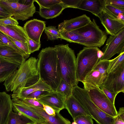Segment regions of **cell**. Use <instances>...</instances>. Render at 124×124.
Here are the masks:
<instances>
[{
    "label": "cell",
    "mask_w": 124,
    "mask_h": 124,
    "mask_svg": "<svg viewBox=\"0 0 124 124\" xmlns=\"http://www.w3.org/2000/svg\"><path fill=\"white\" fill-rule=\"evenodd\" d=\"M39 79L38 59L31 57L5 80L3 85L7 91L14 93L19 88L33 85Z\"/></svg>",
    "instance_id": "cell-1"
},
{
    "label": "cell",
    "mask_w": 124,
    "mask_h": 124,
    "mask_svg": "<svg viewBox=\"0 0 124 124\" xmlns=\"http://www.w3.org/2000/svg\"><path fill=\"white\" fill-rule=\"evenodd\" d=\"M38 58L39 78L55 91L62 79L55 48L42 49Z\"/></svg>",
    "instance_id": "cell-2"
},
{
    "label": "cell",
    "mask_w": 124,
    "mask_h": 124,
    "mask_svg": "<svg viewBox=\"0 0 124 124\" xmlns=\"http://www.w3.org/2000/svg\"><path fill=\"white\" fill-rule=\"evenodd\" d=\"M62 79L74 86L78 82L76 77V57L74 51L68 44L55 46Z\"/></svg>",
    "instance_id": "cell-3"
},
{
    "label": "cell",
    "mask_w": 124,
    "mask_h": 124,
    "mask_svg": "<svg viewBox=\"0 0 124 124\" xmlns=\"http://www.w3.org/2000/svg\"><path fill=\"white\" fill-rule=\"evenodd\" d=\"M103 53L97 47H84L76 58V77L78 81L83 82L86 75L100 60Z\"/></svg>",
    "instance_id": "cell-4"
},
{
    "label": "cell",
    "mask_w": 124,
    "mask_h": 124,
    "mask_svg": "<svg viewBox=\"0 0 124 124\" xmlns=\"http://www.w3.org/2000/svg\"><path fill=\"white\" fill-rule=\"evenodd\" d=\"M72 95L98 124H114V117L103 112L96 106L90 100L86 90L78 85L73 86Z\"/></svg>",
    "instance_id": "cell-5"
},
{
    "label": "cell",
    "mask_w": 124,
    "mask_h": 124,
    "mask_svg": "<svg viewBox=\"0 0 124 124\" xmlns=\"http://www.w3.org/2000/svg\"><path fill=\"white\" fill-rule=\"evenodd\" d=\"M73 31L82 37L83 45L86 47H100L107 38L106 32L100 29L94 19L85 26Z\"/></svg>",
    "instance_id": "cell-6"
},
{
    "label": "cell",
    "mask_w": 124,
    "mask_h": 124,
    "mask_svg": "<svg viewBox=\"0 0 124 124\" xmlns=\"http://www.w3.org/2000/svg\"><path fill=\"white\" fill-rule=\"evenodd\" d=\"M0 6L11 17L17 20H25L32 17L36 12L34 3L27 5L16 0H0Z\"/></svg>",
    "instance_id": "cell-7"
},
{
    "label": "cell",
    "mask_w": 124,
    "mask_h": 124,
    "mask_svg": "<svg viewBox=\"0 0 124 124\" xmlns=\"http://www.w3.org/2000/svg\"><path fill=\"white\" fill-rule=\"evenodd\" d=\"M87 91L90 100L100 109L113 117L117 116V112L115 105L109 100L100 88L97 87Z\"/></svg>",
    "instance_id": "cell-8"
},
{
    "label": "cell",
    "mask_w": 124,
    "mask_h": 124,
    "mask_svg": "<svg viewBox=\"0 0 124 124\" xmlns=\"http://www.w3.org/2000/svg\"><path fill=\"white\" fill-rule=\"evenodd\" d=\"M102 50L101 60H109L116 54L124 52V28L114 36L110 35Z\"/></svg>",
    "instance_id": "cell-9"
},
{
    "label": "cell",
    "mask_w": 124,
    "mask_h": 124,
    "mask_svg": "<svg viewBox=\"0 0 124 124\" xmlns=\"http://www.w3.org/2000/svg\"><path fill=\"white\" fill-rule=\"evenodd\" d=\"M100 86L111 92L118 94L120 92L124 93V62L114 70L107 73Z\"/></svg>",
    "instance_id": "cell-10"
},
{
    "label": "cell",
    "mask_w": 124,
    "mask_h": 124,
    "mask_svg": "<svg viewBox=\"0 0 124 124\" xmlns=\"http://www.w3.org/2000/svg\"><path fill=\"white\" fill-rule=\"evenodd\" d=\"M66 99L65 97L55 91L41 95L37 99L42 104L50 107L58 113L65 108Z\"/></svg>",
    "instance_id": "cell-11"
},
{
    "label": "cell",
    "mask_w": 124,
    "mask_h": 124,
    "mask_svg": "<svg viewBox=\"0 0 124 124\" xmlns=\"http://www.w3.org/2000/svg\"><path fill=\"white\" fill-rule=\"evenodd\" d=\"M98 17L107 34L114 36L124 28V20L114 18L103 10Z\"/></svg>",
    "instance_id": "cell-12"
},
{
    "label": "cell",
    "mask_w": 124,
    "mask_h": 124,
    "mask_svg": "<svg viewBox=\"0 0 124 124\" xmlns=\"http://www.w3.org/2000/svg\"><path fill=\"white\" fill-rule=\"evenodd\" d=\"M46 22L36 19L27 22L23 28L28 38L40 43V38L46 27Z\"/></svg>",
    "instance_id": "cell-13"
},
{
    "label": "cell",
    "mask_w": 124,
    "mask_h": 124,
    "mask_svg": "<svg viewBox=\"0 0 124 124\" xmlns=\"http://www.w3.org/2000/svg\"><path fill=\"white\" fill-rule=\"evenodd\" d=\"M91 21L89 17L83 14L69 20H64L58 25L57 29L60 33L72 31L85 26Z\"/></svg>",
    "instance_id": "cell-14"
},
{
    "label": "cell",
    "mask_w": 124,
    "mask_h": 124,
    "mask_svg": "<svg viewBox=\"0 0 124 124\" xmlns=\"http://www.w3.org/2000/svg\"><path fill=\"white\" fill-rule=\"evenodd\" d=\"M30 55L20 53L13 48L0 43V57L21 66Z\"/></svg>",
    "instance_id": "cell-15"
},
{
    "label": "cell",
    "mask_w": 124,
    "mask_h": 124,
    "mask_svg": "<svg viewBox=\"0 0 124 124\" xmlns=\"http://www.w3.org/2000/svg\"><path fill=\"white\" fill-rule=\"evenodd\" d=\"M39 90L49 92L54 91L39 78L36 83L31 86L17 89L12 94V99H15L25 98L32 92Z\"/></svg>",
    "instance_id": "cell-16"
},
{
    "label": "cell",
    "mask_w": 124,
    "mask_h": 124,
    "mask_svg": "<svg viewBox=\"0 0 124 124\" xmlns=\"http://www.w3.org/2000/svg\"><path fill=\"white\" fill-rule=\"evenodd\" d=\"M12 111V101L10 95L5 92H0V124H6Z\"/></svg>",
    "instance_id": "cell-17"
},
{
    "label": "cell",
    "mask_w": 124,
    "mask_h": 124,
    "mask_svg": "<svg viewBox=\"0 0 124 124\" xmlns=\"http://www.w3.org/2000/svg\"><path fill=\"white\" fill-rule=\"evenodd\" d=\"M105 78L97 70L93 68L86 75L82 82L84 88L87 90L97 87H100Z\"/></svg>",
    "instance_id": "cell-18"
},
{
    "label": "cell",
    "mask_w": 124,
    "mask_h": 124,
    "mask_svg": "<svg viewBox=\"0 0 124 124\" xmlns=\"http://www.w3.org/2000/svg\"><path fill=\"white\" fill-rule=\"evenodd\" d=\"M0 31L19 41L27 42L28 38L23 27L18 25H0Z\"/></svg>",
    "instance_id": "cell-19"
},
{
    "label": "cell",
    "mask_w": 124,
    "mask_h": 124,
    "mask_svg": "<svg viewBox=\"0 0 124 124\" xmlns=\"http://www.w3.org/2000/svg\"><path fill=\"white\" fill-rule=\"evenodd\" d=\"M105 5V0H82L77 9L88 11L98 17Z\"/></svg>",
    "instance_id": "cell-20"
},
{
    "label": "cell",
    "mask_w": 124,
    "mask_h": 124,
    "mask_svg": "<svg viewBox=\"0 0 124 124\" xmlns=\"http://www.w3.org/2000/svg\"><path fill=\"white\" fill-rule=\"evenodd\" d=\"M65 108L73 120L76 117L81 115L90 116L79 101L72 94L66 99Z\"/></svg>",
    "instance_id": "cell-21"
},
{
    "label": "cell",
    "mask_w": 124,
    "mask_h": 124,
    "mask_svg": "<svg viewBox=\"0 0 124 124\" xmlns=\"http://www.w3.org/2000/svg\"><path fill=\"white\" fill-rule=\"evenodd\" d=\"M24 105L43 118L49 124H71L69 120L64 118L59 113L57 112L55 116L50 115L47 114L43 109Z\"/></svg>",
    "instance_id": "cell-22"
},
{
    "label": "cell",
    "mask_w": 124,
    "mask_h": 124,
    "mask_svg": "<svg viewBox=\"0 0 124 124\" xmlns=\"http://www.w3.org/2000/svg\"><path fill=\"white\" fill-rule=\"evenodd\" d=\"M12 100V109L14 112L22 114L31 119L34 123L46 121L43 118L30 109L24 104L14 100Z\"/></svg>",
    "instance_id": "cell-23"
},
{
    "label": "cell",
    "mask_w": 124,
    "mask_h": 124,
    "mask_svg": "<svg viewBox=\"0 0 124 124\" xmlns=\"http://www.w3.org/2000/svg\"><path fill=\"white\" fill-rule=\"evenodd\" d=\"M21 66L0 57V83L4 82Z\"/></svg>",
    "instance_id": "cell-24"
},
{
    "label": "cell",
    "mask_w": 124,
    "mask_h": 124,
    "mask_svg": "<svg viewBox=\"0 0 124 124\" xmlns=\"http://www.w3.org/2000/svg\"><path fill=\"white\" fill-rule=\"evenodd\" d=\"M64 9L60 3L48 8H39V13L40 16L43 18L46 19H52L59 16Z\"/></svg>",
    "instance_id": "cell-25"
},
{
    "label": "cell",
    "mask_w": 124,
    "mask_h": 124,
    "mask_svg": "<svg viewBox=\"0 0 124 124\" xmlns=\"http://www.w3.org/2000/svg\"><path fill=\"white\" fill-rule=\"evenodd\" d=\"M30 118L20 113L12 111L10 113L6 124H34Z\"/></svg>",
    "instance_id": "cell-26"
},
{
    "label": "cell",
    "mask_w": 124,
    "mask_h": 124,
    "mask_svg": "<svg viewBox=\"0 0 124 124\" xmlns=\"http://www.w3.org/2000/svg\"><path fill=\"white\" fill-rule=\"evenodd\" d=\"M61 39L70 43H74L83 45V40L80 35L74 31L60 33Z\"/></svg>",
    "instance_id": "cell-27"
},
{
    "label": "cell",
    "mask_w": 124,
    "mask_h": 124,
    "mask_svg": "<svg viewBox=\"0 0 124 124\" xmlns=\"http://www.w3.org/2000/svg\"><path fill=\"white\" fill-rule=\"evenodd\" d=\"M73 87L62 79L55 91L63 95L66 99L72 94Z\"/></svg>",
    "instance_id": "cell-28"
},
{
    "label": "cell",
    "mask_w": 124,
    "mask_h": 124,
    "mask_svg": "<svg viewBox=\"0 0 124 124\" xmlns=\"http://www.w3.org/2000/svg\"><path fill=\"white\" fill-rule=\"evenodd\" d=\"M103 10L114 18L124 20V9L110 5H106Z\"/></svg>",
    "instance_id": "cell-29"
},
{
    "label": "cell",
    "mask_w": 124,
    "mask_h": 124,
    "mask_svg": "<svg viewBox=\"0 0 124 124\" xmlns=\"http://www.w3.org/2000/svg\"><path fill=\"white\" fill-rule=\"evenodd\" d=\"M124 62V52L122 53L113 59L109 60L107 73L115 70L122 64Z\"/></svg>",
    "instance_id": "cell-30"
},
{
    "label": "cell",
    "mask_w": 124,
    "mask_h": 124,
    "mask_svg": "<svg viewBox=\"0 0 124 124\" xmlns=\"http://www.w3.org/2000/svg\"><path fill=\"white\" fill-rule=\"evenodd\" d=\"M44 30L48 40H53L61 38L60 33L55 27L50 26L46 27Z\"/></svg>",
    "instance_id": "cell-31"
},
{
    "label": "cell",
    "mask_w": 124,
    "mask_h": 124,
    "mask_svg": "<svg viewBox=\"0 0 124 124\" xmlns=\"http://www.w3.org/2000/svg\"><path fill=\"white\" fill-rule=\"evenodd\" d=\"M109 63V60H100L93 68L97 70L106 78Z\"/></svg>",
    "instance_id": "cell-32"
},
{
    "label": "cell",
    "mask_w": 124,
    "mask_h": 124,
    "mask_svg": "<svg viewBox=\"0 0 124 124\" xmlns=\"http://www.w3.org/2000/svg\"><path fill=\"white\" fill-rule=\"evenodd\" d=\"M13 99L28 106L36 107L43 109V104L37 99L26 98Z\"/></svg>",
    "instance_id": "cell-33"
},
{
    "label": "cell",
    "mask_w": 124,
    "mask_h": 124,
    "mask_svg": "<svg viewBox=\"0 0 124 124\" xmlns=\"http://www.w3.org/2000/svg\"><path fill=\"white\" fill-rule=\"evenodd\" d=\"M0 43L10 46L21 53L26 54L19 49L7 35L0 31Z\"/></svg>",
    "instance_id": "cell-34"
},
{
    "label": "cell",
    "mask_w": 124,
    "mask_h": 124,
    "mask_svg": "<svg viewBox=\"0 0 124 124\" xmlns=\"http://www.w3.org/2000/svg\"><path fill=\"white\" fill-rule=\"evenodd\" d=\"M39 5V8H48L61 3V0H34Z\"/></svg>",
    "instance_id": "cell-35"
},
{
    "label": "cell",
    "mask_w": 124,
    "mask_h": 124,
    "mask_svg": "<svg viewBox=\"0 0 124 124\" xmlns=\"http://www.w3.org/2000/svg\"><path fill=\"white\" fill-rule=\"evenodd\" d=\"M8 36L19 49L25 54L29 55L31 54L29 51L27 42H21Z\"/></svg>",
    "instance_id": "cell-36"
},
{
    "label": "cell",
    "mask_w": 124,
    "mask_h": 124,
    "mask_svg": "<svg viewBox=\"0 0 124 124\" xmlns=\"http://www.w3.org/2000/svg\"><path fill=\"white\" fill-rule=\"evenodd\" d=\"M73 120L77 124H94L92 118L88 115L79 116L75 118Z\"/></svg>",
    "instance_id": "cell-37"
},
{
    "label": "cell",
    "mask_w": 124,
    "mask_h": 124,
    "mask_svg": "<svg viewBox=\"0 0 124 124\" xmlns=\"http://www.w3.org/2000/svg\"><path fill=\"white\" fill-rule=\"evenodd\" d=\"M82 0H61V3L64 9L70 8H77Z\"/></svg>",
    "instance_id": "cell-38"
},
{
    "label": "cell",
    "mask_w": 124,
    "mask_h": 124,
    "mask_svg": "<svg viewBox=\"0 0 124 124\" xmlns=\"http://www.w3.org/2000/svg\"><path fill=\"white\" fill-rule=\"evenodd\" d=\"M18 24L17 20L11 17L0 19V25H17Z\"/></svg>",
    "instance_id": "cell-39"
},
{
    "label": "cell",
    "mask_w": 124,
    "mask_h": 124,
    "mask_svg": "<svg viewBox=\"0 0 124 124\" xmlns=\"http://www.w3.org/2000/svg\"><path fill=\"white\" fill-rule=\"evenodd\" d=\"M106 5H110L124 9V1L122 0H105Z\"/></svg>",
    "instance_id": "cell-40"
},
{
    "label": "cell",
    "mask_w": 124,
    "mask_h": 124,
    "mask_svg": "<svg viewBox=\"0 0 124 124\" xmlns=\"http://www.w3.org/2000/svg\"><path fill=\"white\" fill-rule=\"evenodd\" d=\"M27 43L29 51L31 54L38 51L40 48V43H37L31 39L28 38Z\"/></svg>",
    "instance_id": "cell-41"
},
{
    "label": "cell",
    "mask_w": 124,
    "mask_h": 124,
    "mask_svg": "<svg viewBox=\"0 0 124 124\" xmlns=\"http://www.w3.org/2000/svg\"><path fill=\"white\" fill-rule=\"evenodd\" d=\"M100 88L109 100L113 104L115 105V99L118 94L114 92H111L102 87L100 86Z\"/></svg>",
    "instance_id": "cell-42"
},
{
    "label": "cell",
    "mask_w": 124,
    "mask_h": 124,
    "mask_svg": "<svg viewBox=\"0 0 124 124\" xmlns=\"http://www.w3.org/2000/svg\"><path fill=\"white\" fill-rule=\"evenodd\" d=\"M48 92H49L44 90H37L31 93L28 95L26 98L37 99L40 96L46 94Z\"/></svg>",
    "instance_id": "cell-43"
},
{
    "label": "cell",
    "mask_w": 124,
    "mask_h": 124,
    "mask_svg": "<svg viewBox=\"0 0 124 124\" xmlns=\"http://www.w3.org/2000/svg\"><path fill=\"white\" fill-rule=\"evenodd\" d=\"M43 109L48 114L50 115L55 116L58 112H56L50 107L43 104Z\"/></svg>",
    "instance_id": "cell-44"
},
{
    "label": "cell",
    "mask_w": 124,
    "mask_h": 124,
    "mask_svg": "<svg viewBox=\"0 0 124 124\" xmlns=\"http://www.w3.org/2000/svg\"><path fill=\"white\" fill-rule=\"evenodd\" d=\"M11 17L0 6V19Z\"/></svg>",
    "instance_id": "cell-45"
},
{
    "label": "cell",
    "mask_w": 124,
    "mask_h": 124,
    "mask_svg": "<svg viewBox=\"0 0 124 124\" xmlns=\"http://www.w3.org/2000/svg\"><path fill=\"white\" fill-rule=\"evenodd\" d=\"M117 116L121 119L124 121V107H121L120 108L119 111L117 112Z\"/></svg>",
    "instance_id": "cell-46"
},
{
    "label": "cell",
    "mask_w": 124,
    "mask_h": 124,
    "mask_svg": "<svg viewBox=\"0 0 124 124\" xmlns=\"http://www.w3.org/2000/svg\"><path fill=\"white\" fill-rule=\"evenodd\" d=\"M20 3L27 5H31L34 3V0H18Z\"/></svg>",
    "instance_id": "cell-47"
},
{
    "label": "cell",
    "mask_w": 124,
    "mask_h": 124,
    "mask_svg": "<svg viewBox=\"0 0 124 124\" xmlns=\"http://www.w3.org/2000/svg\"><path fill=\"white\" fill-rule=\"evenodd\" d=\"M114 124H124V121L117 116L114 117Z\"/></svg>",
    "instance_id": "cell-48"
},
{
    "label": "cell",
    "mask_w": 124,
    "mask_h": 124,
    "mask_svg": "<svg viewBox=\"0 0 124 124\" xmlns=\"http://www.w3.org/2000/svg\"><path fill=\"white\" fill-rule=\"evenodd\" d=\"M34 124H49L46 121H45L44 122H41V123H35Z\"/></svg>",
    "instance_id": "cell-49"
},
{
    "label": "cell",
    "mask_w": 124,
    "mask_h": 124,
    "mask_svg": "<svg viewBox=\"0 0 124 124\" xmlns=\"http://www.w3.org/2000/svg\"><path fill=\"white\" fill-rule=\"evenodd\" d=\"M71 124H77L74 121Z\"/></svg>",
    "instance_id": "cell-50"
}]
</instances>
